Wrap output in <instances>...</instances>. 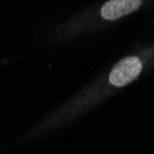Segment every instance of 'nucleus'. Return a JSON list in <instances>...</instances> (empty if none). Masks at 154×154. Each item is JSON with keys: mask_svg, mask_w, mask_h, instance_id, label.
Returning a JSON list of instances; mask_svg holds the SVG:
<instances>
[{"mask_svg": "<svg viewBox=\"0 0 154 154\" xmlns=\"http://www.w3.org/2000/svg\"><path fill=\"white\" fill-rule=\"evenodd\" d=\"M142 69V63L138 57H129L119 61L112 69L110 81L115 86L122 87L138 77Z\"/></svg>", "mask_w": 154, "mask_h": 154, "instance_id": "f257e3e1", "label": "nucleus"}, {"mask_svg": "<svg viewBox=\"0 0 154 154\" xmlns=\"http://www.w3.org/2000/svg\"><path fill=\"white\" fill-rule=\"evenodd\" d=\"M139 0H112L102 8V16L105 20H116L137 9L141 5Z\"/></svg>", "mask_w": 154, "mask_h": 154, "instance_id": "f03ea898", "label": "nucleus"}]
</instances>
